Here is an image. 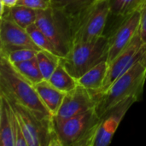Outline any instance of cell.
Here are the masks:
<instances>
[{"label": "cell", "mask_w": 146, "mask_h": 146, "mask_svg": "<svg viewBox=\"0 0 146 146\" xmlns=\"http://www.w3.org/2000/svg\"><path fill=\"white\" fill-rule=\"evenodd\" d=\"M17 3H18V0H1V4L7 8L14 7L17 4Z\"/></svg>", "instance_id": "cell-26"}, {"label": "cell", "mask_w": 146, "mask_h": 146, "mask_svg": "<svg viewBox=\"0 0 146 146\" xmlns=\"http://www.w3.org/2000/svg\"><path fill=\"white\" fill-rule=\"evenodd\" d=\"M0 92L11 96L40 116L53 117L39 98L34 85L22 76L3 55H0Z\"/></svg>", "instance_id": "cell-3"}, {"label": "cell", "mask_w": 146, "mask_h": 146, "mask_svg": "<svg viewBox=\"0 0 146 146\" xmlns=\"http://www.w3.org/2000/svg\"><path fill=\"white\" fill-rule=\"evenodd\" d=\"M140 26V10H137L125 17L108 37L109 50L107 61L110 63L124 49H126L135 35L139 31Z\"/></svg>", "instance_id": "cell-10"}, {"label": "cell", "mask_w": 146, "mask_h": 146, "mask_svg": "<svg viewBox=\"0 0 146 146\" xmlns=\"http://www.w3.org/2000/svg\"><path fill=\"white\" fill-rule=\"evenodd\" d=\"M0 145L15 146L12 127L11 107L2 93H0Z\"/></svg>", "instance_id": "cell-16"}, {"label": "cell", "mask_w": 146, "mask_h": 146, "mask_svg": "<svg viewBox=\"0 0 146 146\" xmlns=\"http://www.w3.org/2000/svg\"><path fill=\"white\" fill-rule=\"evenodd\" d=\"M36 57L44 80H48L60 63L61 56L51 52L40 50L38 51Z\"/></svg>", "instance_id": "cell-19"}, {"label": "cell", "mask_w": 146, "mask_h": 146, "mask_svg": "<svg viewBox=\"0 0 146 146\" xmlns=\"http://www.w3.org/2000/svg\"><path fill=\"white\" fill-rule=\"evenodd\" d=\"M36 25L53 43L58 55L63 57L73 45L69 20L62 10L50 7L38 10Z\"/></svg>", "instance_id": "cell-7"}, {"label": "cell", "mask_w": 146, "mask_h": 146, "mask_svg": "<svg viewBox=\"0 0 146 146\" xmlns=\"http://www.w3.org/2000/svg\"><path fill=\"white\" fill-rule=\"evenodd\" d=\"M16 114L28 146H59L53 117H43L2 92Z\"/></svg>", "instance_id": "cell-4"}, {"label": "cell", "mask_w": 146, "mask_h": 146, "mask_svg": "<svg viewBox=\"0 0 146 146\" xmlns=\"http://www.w3.org/2000/svg\"><path fill=\"white\" fill-rule=\"evenodd\" d=\"M48 80L58 90L66 93L74 90L78 86L77 79L65 68L61 61Z\"/></svg>", "instance_id": "cell-17"}, {"label": "cell", "mask_w": 146, "mask_h": 146, "mask_svg": "<svg viewBox=\"0 0 146 146\" xmlns=\"http://www.w3.org/2000/svg\"><path fill=\"white\" fill-rule=\"evenodd\" d=\"M109 38L107 36L74 44L66 56L61 57V62L75 78L79 79L90 68L107 58Z\"/></svg>", "instance_id": "cell-5"}, {"label": "cell", "mask_w": 146, "mask_h": 146, "mask_svg": "<svg viewBox=\"0 0 146 146\" xmlns=\"http://www.w3.org/2000/svg\"><path fill=\"white\" fill-rule=\"evenodd\" d=\"M110 15L111 14L109 0H95L77 11L67 15L73 45L89 42L104 35V32Z\"/></svg>", "instance_id": "cell-2"}, {"label": "cell", "mask_w": 146, "mask_h": 146, "mask_svg": "<svg viewBox=\"0 0 146 146\" xmlns=\"http://www.w3.org/2000/svg\"><path fill=\"white\" fill-rule=\"evenodd\" d=\"M38 10L36 9L19 4H16L11 8H7L1 4L0 18L9 19L25 29L36 22Z\"/></svg>", "instance_id": "cell-15"}, {"label": "cell", "mask_w": 146, "mask_h": 146, "mask_svg": "<svg viewBox=\"0 0 146 146\" xmlns=\"http://www.w3.org/2000/svg\"><path fill=\"white\" fill-rule=\"evenodd\" d=\"M108 69L109 62L106 58L77 79L78 85L85 87L92 93L98 92L104 83L108 74Z\"/></svg>", "instance_id": "cell-14"}, {"label": "cell", "mask_w": 146, "mask_h": 146, "mask_svg": "<svg viewBox=\"0 0 146 146\" xmlns=\"http://www.w3.org/2000/svg\"><path fill=\"white\" fill-rule=\"evenodd\" d=\"M143 44L144 43L139 31L128 46L124 49L110 63H109L108 74L104 83L101 90L97 93H93V95H98L106 92L114 81H115L139 59L143 52Z\"/></svg>", "instance_id": "cell-9"}, {"label": "cell", "mask_w": 146, "mask_h": 146, "mask_svg": "<svg viewBox=\"0 0 146 146\" xmlns=\"http://www.w3.org/2000/svg\"><path fill=\"white\" fill-rule=\"evenodd\" d=\"M0 53L2 54L18 48H30L38 51L40 50L32 40L27 29L7 18H2L0 21Z\"/></svg>", "instance_id": "cell-12"}, {"label": "cell", "mask_w": 146, "mask_h": 146, "mask_svg": "<svg viewBox=\"0 0 146 146\" xmlns=\"http://www.w3.org/2000/svg\"><path fill=\"white\" fill-rule=\"evenodd\" d=\"M17 4L36 10H44L52 6L51 0H18Z\"/></svg>", "instance_id": "cell-24"}, {"label": "cell", "mask_w": 146, "mask_h": 146, "mask_svg": "<svg viewBox=\"0 0 146 146\" xmlns=\"http://www.w3.org/2000/svg\"><path fill=\"white\" fill-rule=\"evenodd\" d=\"M146 80V44H143V52L139 59L122 75H121L108 90L94 95L95 110L101 118L111 108L130 97L141 98Z\"/></svg>", "instance_id": "cell-1"}, {"label": "cell", "mask_w": 146, "mask_h": 146, "mask_svg": "<svg viewBox=\"0 0 146 146\" xmlns=\"http://www.w3.org/2000/svg\"><path fill=\"white\" fill-rule=\"evenodd\" d=\"M139 100V98L137 97H130L119 103L104 114L100 118L88 146L109 145L125 115L130 107Z\"/></svg>", "instance_id": "cell-8"}, {"label": "cell", "mask_w": 146, "mask_h": 146, "mask_svg": "<svg viewBox=\"0 0 146 146\" xmlns=\"http://www.w3.org/2000/svg\"><path fill=\"white\" fill-rule=\"evenodd\" d=\"M38 50L30 49V48H18L15 50H13L11 51H9L5 54L0 53V55L5 56L8 60L12 63H19L22 62L27 60H30L37 56Z\"/></svg>", "instance_id": "cell-23"}, {"label": "cell", "mask_w": 146, "mask_h": 146, "mask_svg": "<svg viewBox=\"0 0 146 146\" xmlns=\"http://www.w3.org/2000/svg\"><path fill=\"white\" fill-rule=\"evenodd\" d=\"M146 0H109L110 14L117 17H125L140 10Z\"/></svg>", "instance_id": "cell-18"}, {"label": "cell", "mask_w": 146, "mask_h": 146, "mask_svg": "<svg viewBox=\"0 0 146 146\" xmlns=\"http://www.w3.org/2000/svg\"><path fill=\"white\" fill-rule=\"evenodd\" d=\"M27 33H29L32 40L33 43L40 49L43 50H46L49 52H51L53 54H56L57 56L58 53L53 44V43L50 40V38L45 35V33L36 25V23H33L27 27Z\"/></svg>", "instance_id": "cell-21"}, {"label": "cell", "mask_w": 146, "mask_h": 146, "mask_svg": "<svg viewBox=\"0 0 146 146\" xmlns=\"http://www.w3.org/2000/svg\"><path fill=\"white\" fill-rule=\"evenodd\" d=\"M96 98L92 92L78 85L66 93L57 113L53 116L56 121H62L95 109Z\"/></svg>", "instance_id": "cell-11"}, {"label": "cell", "mask_w": 146, "mask_h": 146, "mask_svg": "<svg viewBox=\"0 0 146 146\" xmlns=\"http://www.w3.org/2000/svg\"><path fill=\"white\" fill-rule=\"evenodd\" d=\"M99 121L95 109L65 121L53 120L59 146H88Z\"/></svg>", "instance_id": "cell-6"}, {"label": "cell", "mask_w": 146, "mask_h": 146, "mask_svg": "<svg viewBox=\"0 0 146 146\" xmlns=\"http://www.w3.org/2000/svg\"><path fill=\"white\" fill-rule=\"evenodd\" d=\"M15 69L26 79H27L33 85L42 81L44 77L41 74L37 57H33L30 60L12 64Z\"/></svg>", "instance_id": "cell-20"}, {"label": "cell", "mask_w": 146, "mask_h": 146, "mask_svg": "<svg viewBox=\"0 0 146 146\" xmlns=\"http://www.w3.org/2000/svg\"><path fill=\"white\" fill-rule=\"evenodd\" d=\"M140 37L144 44H146V2L140 9Z\"/></svg>", "instance_id": "cell-25"}, {"label": "cell", "mask_w": 146, "mask_h": 146, "mask_svg": "<svg viewBox=\"0 0 146 146\" xmlns=\"http://www.w3.org/2000/svg\"><path fill=\"white\" fill-rule=\"evenodd\" d=\"M95 0H51L52 7L70 15Z\"/></svg>", "instance_id": "cell-22"}, {"label": "cell", "mask_w": 146, "mask_h": 146, "mask_svg": "<svg viewBox=\"0 0 146 146\" xmlns=\"http://www.w3.org/2000/svg\"><path fill=\"white\" fill-rule=\"evenodd\" d=\"M34 87L44 106L54 116L61 107L66 92L58 90L46 80L35 84Z\"/></svg>", "instance_id": "cell-13"}]
</instances>
